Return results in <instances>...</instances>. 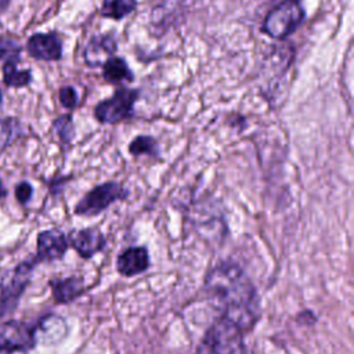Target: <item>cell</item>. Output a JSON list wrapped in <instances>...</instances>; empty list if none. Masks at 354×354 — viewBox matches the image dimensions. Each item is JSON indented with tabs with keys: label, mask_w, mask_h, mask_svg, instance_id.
<instances>
[{
	"label": "cell",
	"mask_w": 354,
	"mask_h": 354,
	"mask_svg": "<svg viewBox=\"0 0 354 354\" xmlns=\"http://www.w3.org/2000/svg\"><path fill=\"white\" fill-rule=\"evenodd\" d=\"M205 290L223 317L239 325L243 332L253 328L259 315V296L250 278L232 261H221L209 270Z\"/></svg>",
	"instance_id": "1"
},
{
	"label": "cell",
	"mask_w": 354,
	"mask_h": 354,
	"mask_svg": "<svg viewBox=\"0 0 354 354\" xmlns=\"http://www.w3.org/2000/svg\"><path fill=\"white\" fill-rule=\"evenodd\" d=\"M306 19L300 0H283L266 15L261 30L272 39L283 40L293 35Z\"/></svg>",
	"instance_id": "2"
},
{
	"label": "cell",
	"mask_w": 354,
	"mask_h": 354,
	"mask_svg": "<svg viewBox=\"0 0 354 354\" xmlns=\"http://www.w3.org/2000/svg\"><path fill=\"white\" fill-rule=\"evenodd\" d=\"M203 342L213 354H245L243 329L223 315L207 329Z\"/></svg>",
	"instance_id": "3"
},
{
	"label": "cell",
	"mask_w": 354,
	"mask_h": 354,
	"mask_svg": "<svg viewBox=\"0 0 354 354\" xmlns=\"http://www.w3.org/2000/svg\"><path fill=\"white\" fill-rule=\"evenodd\" d=\"M37 259H29L19 263L14 270L7 272L0 281V319L8 315L18 304L25 292Z\"/></svg>",
	"instance_id": "4"
},
{
	"label": "cell",
	"mask_w": 354,
	"mask_h": 354,
	"mask_svg": "<svg viewBox=\"0 0 354 354\" xmlns=\"http://www.w3.org/2000/svg\"><path fill=\"white\" fill-rule=\"evenodd\" d=\"M129 191L118 181H106L88 191L75 206L79 216H97L118 201L126 199Z\"/></svg>",
	"instance_id": "5"
},
{
	"label": "cell",
	"mask_w": 354,
	"mask_h": 354,
	"mask_svg": "<svg viewBox=\"0 0 354 354\" xmlns=\"http://www.w3.org/2000/svg\"><path fill=\"white\" fill-rule=\"evenodd\" d=\"M138 100V90L118 88L112 97L100 101L94 108L95 119L102 124H115L133 115V106Z\"/></svg>",
	"instance_id": "6"
},
{
	"label": "cell",
	"mask_w": 354,
	"mask_h": 354,
	"mask_svg": "<svg viewBox=\"0 0 354 354\" xmlns=\"http://www.w3.org/2000/svg\"><path fill=\"white\" fill-rule=\"evenodd\" d=\"M35 344L33 326L21 321H8L0 326V353L26 351Z\"/></svg>",
	"instance_id": "7"
},
{
	"label": "cell",
	"mask_w": 354,
	"mask_h": 354,
	"mask_svg": "<svg viewBox=\"0 0 354 354\" xmlns=\"http://www.w3.org/2000/svg\"><path fill=\"white\" fill-rule=\"evenodd\" d=\"M28 54L40 61H58L62 57V41L54 32L33 33L26 41Z\"/></svg>",
	"instance_id": "8"
},
{
	"label": "cell",
	"mask_w": 354,
	"mask_h": 354,
	"mask_svg": "<svg viewBox=\"0 0 354 354\" xmlns=\"http://www.w3.org/2000/svg\"><path fill=\"white\" fill-rule=\"evenodd\" d=\"M66 239L68 243H71L72 248L84 259L93 257L106 245L104 234L95 227L73 230L69 232Z\"/></svg>",
	"instance_id": "9"
},
{
	"label": "cell",
	"mask_w": 354,
	"mask_h": 354,
	"mask_svg": "<svg viewBox=\"0 0 354 354\" xmlns=\"http://www.w3.org/2000/svg\"><path fill=\"white\" fill-rule=\"evenodd\" d=\"M116 48H118V43L113 33L95 35L88 40L83 51L84 62L90 68L102 66V64L115 54Z\"/></svg>",
	"instance_id": "10"
},
{
	"label": "cell",
	"mask_w": 354,
	"mask_h": 354,
	"mask_svg": "<svg viewBox=\"0 0 354 354\" xmlns=\"http://www.w3.org/2000/svg\"><path fill=\"white\" fill-rule=\"evenodd\" d=\"M68 239L59 230H46L37 235V261L61 259L68 249Z\"/></svg>",
	"instance_id": "11"
},
{
	"label": "cell",
	"mask_w": 354,
	"mask_h": 354,
	"mask_svg": "<svg viewBox=\"0 0 354 354\" xmlns=\"http://www.w3.org/2000/svg\"><path fill=\"white\" fill-rule=\"evenodd\" d=\"M149 267V254L145 246H133L123 250L116 259V270L123 277H134Z\"/></svg>",
	"instance_id": "12"
},
{
	"label": "cell",
	"mask_w": 354,
	"mask_h": 354,
	"mask_svg": "<svg viewBox=\"0 0 354 354\" xmlns=\"http://www.w3.org/2000/svg\"><path fill=\"white\" fill-rule=\"evenodd\" d=\"M68 332L66 324L64 318L50 314L43 317L35 326H33V333H35V340L36 343H44V344H54L65 337Z\"/></svg>",
	"instance_id": "13"
},
{
	"label": "cell",
	"mask_w": 354,
	"mask_h": 354,
	"mask_svg": "<svg viewBox=\"0 0 354 354\" xmlns=\"http://www.w3.org/2000/svg\"><path fill=\"white\" fill-rule=\"evenodd\" d=\"M50 285L57 303H71L84 292V282L80 277L53 279Z\"/></svg>",
	"instance_id": "14"
},
{
	"label": "cell",
	"mask_w": 354,
	"mask_h": 354,
	"mask_svg": "<svg viewBox=\"0 0 354 354\" xmlns=\"http://www.w3.org/2000/svg\"><path fill=\"white\" fill-rule=\"evenodd\" d=\"M102 77L112 84L131 83L134 80V73L124 58L112 55L102 64Z\"/></svg>",
	"instance_id": "15"
},
{
	"label": "cell",
	"mask_w": 354,
	"mask_h": 354,
	"mask_svg": "<svg viewBox=\"0 0 354 354\" xmlns=\"http://www.w3.org/2000/svg\"><path fill=\"white\" fill-rule=\"evenodd\" d=\"M19 59H7L1 66L3 72V82L7 87L21 88L28 86L32 82V72L30 69H18Z\"/></svg>",
	"instance_id": "16"
},
{
	"label": "cell",
	"mask_w": 354,
	"mask_h": 354,
	"mask_svg": "<svg viewBox=\"0 0 354 354\" xmlns=\"http://www.w3.org/2000/svg\"><path fill=\"white\" fill-rule=\"evenodd\" d=\"M137 7V0H102L100 14L104 18L120 21L131 14Z\"/></svg>",
	"instance_id": "17"
},
{
	"label": "cell",
	"mask_w": 354,
	"mask_h": 354,
	"mask_svg": "<svg viewBox=\"0 0 354 354\" xmlns=\"http://www.w3.org/2000/svg\"><path fill=\"white\" fill-rule=\"evenodd\" d=\"M129 152L134 156H140V155L158 156L159 145H158V141L151 136H137L130 141Z\"/></svg>",
	"instance_id": "18"
},
{
	"label": "cell",
	"mask_w": 354,
	"mask_h": 354,
	"mask_svg": "<svg viewBox=\"0 0 354 354\" xmlns=\"http://www.w3.org/2000/svg\"><path fill=\"white\" fill-rule=\"evenodd\" d=\"M53 127H54V131L57 133L59 141L64 145H69L72 142V140L75 137V127H73L72 116L69 113L58 116L53 122Z\"/></svg>",
	"instance_id": "19"
},
{
	"label": "cell",
	"mask_w": 354,
	"mask_h": 354,
	"mask_svg": "<svg viewBox=\"0 0 354 354\" xmlns=\"http://www.w3.org/2000/svg\"><path fill=\"white\" fill-rule=\"evenodd\" d=\"M21 51V46L14 39L0 36V59H19Z\"/></svg>",
	"instance_id": "20"
},
{
	"label": "cell",
	"mask_w": 354,
	"mask_h": 354,
	"mask_svg": "<svg viewBox=\"0 0 354 354\" xmlns=\"http://www.w3.org/2000/svg\"><path fill=\"white\" fill-rule=\"evenodd\" d=\"M59 101L62 106L72 109L77 104V93L72 86H64L59 88Z\"/></svg>",
	"instance_id": "21"
},
{
	"label": "cell",
	"mask_w": 354,
	"mask_h": 354,
	"mask_svg": "<svg viewBox=\"0 0 354 354\" xmlns=\"http://www.w3.org/2000/svg\"><path fill=\"white\" fill-rule=\"evenodd\" d=\"M32 194H33V187L28 181H21L15 187V198L21 205L28 203L32 198Z\"/></svg>",
	"instance_id": "22"
},
{
	"label": "cell",
	"mask_w": 354,
	"mask_h": 354,
	"mask_svg": "<svg viewBox=\"0 0 354 354\" xmlns=\"http://www.w3.org/2000/svg\"><path fill=\"white\" fill-rule=\"evenodd\" d=\"M10 3L11 0H0V12H4L8 8Z\"/></svg>",
	"instance_id": "23"
},
{
	"label": "cell",
	"mask_w": 354,
	"mask_h": 354,
	"mask_svg": "<svg viewBox=\"0 0 354 354\" xmlns=\"http://www.w3.org/2000/svg\"><path fill=\"white\" fill-rule=\"evenodd\" d=\"M6 196H7V188L3 185V181L0 178V199L6 198Z\"/></svg>",
	"instance_id": "24"
},
{
	"label": "cell",
	"mask_w": 354,
	"mask_h": 354,
	"mask_svg": "<svg viewBox=\"0 0 354 354\" xmlns=\"http://www.w3.org/2000/svg\"><path fill=\"white\" fill-rule=\"evenodd\" d=\"M3 101V94H1V88H0V102Z\"/></svg>",
	"instance_id": "25"
}]
</instances>
